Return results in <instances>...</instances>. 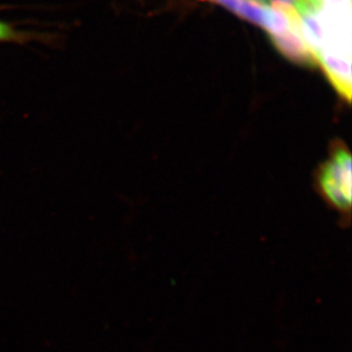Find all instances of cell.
Here are the masks:
<instances>
[{"label":"cell","mask_w":352,"mask_h":352,"mask_svg":"<svg viewBox=\"0 0 352 352\" xmlns=\"http://www.w3.org/2000/svg\"><path fill=\"white\" fill-rule=\"evenodd\" d=\"M351 157L340 147L319 173L318 185L326 201L346 219L351 209Z\"/></svg>","instance_id":"1"},{"label":"cell","mask_w":352,"mask_h":352,"mask_svg":"<svg viewBox=\"0 0 352 352\" xmlns=\"http://www.w3.org/2000/svg\"><path fill=\"white\" fill-rule=\"evenodd\" d=\"M246 1L258 3V5H263V6H270V5H272L270 0H246Z\"/></svg>","instance_id":"7"},{"label":"cell","mask_w":352,"mask_h":352,"mask_svg":"<svg viewBox=\"0 0 352 352\" xmlns=\"http://www.w3.org/2000/svg\"><path fill=\"white\" fill-rule=\"evenodd\" d=\"M298 17H296L292 27L283 32L270 36L276 48L285 55L289 60L305 65H315L317 63L309 47L307 46L298 28Z\"/></svg>","instance_id":"2"},{"label":"cell","mask_w":352,"mask_h":352,"mask_svg":"<svg viewBox=\"0 0 352 352\" xmlns=\"http://www.w3.org/2000/svg\"><path fill=\"white\" fill-rule=\"evenodd\" d=\"M220 5L237 14L253 23L258 24L267 31H270L275 25L278 16V10L273 7L263 6L258 3H250L246 0H214Z\"/></svg>","instance_id":"3"},{"label":"cell","mask_w":352,"mask_h":352,"mask_svg":"<svg viewBox=\"0 0 352 352\" xmlns=\"http://www.w3.org/2000/svg\"><path fill=\"white\" fill-rule=\"evenodd\" d=\"M305 3L313 10H318L319 7L322 6L324 0H303Z\"/></svg>","instance_id":"6"},{"label":"cell","mask_w":352,"mask_h":352,"mask_svg":"<svg viewBox=\"0 0 352 352\" xmlns=\"http://www.w3.org/2000/svg\"><path fill=\"white\" fill-rule=\"evenodd\" d=\"M53 36L36 31L22 30L7 21L0 19V43H29L34 41L50 43Z\"/></svg>","instance_id":"4"},{"label":"cell","mask_w":352,"mask_h":352,"mask_svg":"<svg viewBox=\"0 0 352 352\" xmlns=\"http://www.w3.org/2000/svg\"><path fill=\"white\" fill-rule=\"evenodd\" d=\"M270 3H276V8L291 14H298L302 16L305 14L313 12L303 0H270Z\"/></svg>","instance_id":"5"}]
</instances>
